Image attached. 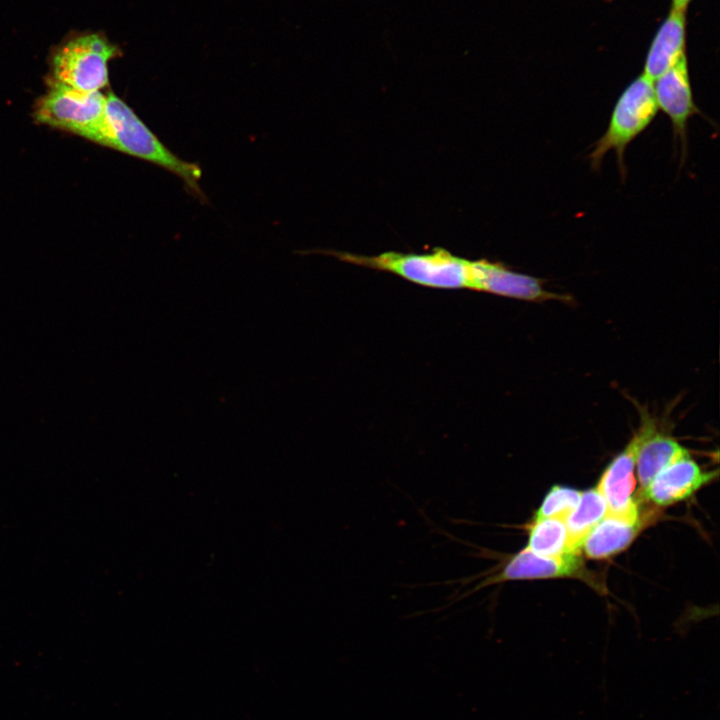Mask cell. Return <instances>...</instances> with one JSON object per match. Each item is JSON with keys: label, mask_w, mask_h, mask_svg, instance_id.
<instances>
[{"label": "cell", "mask_w": 720, "mask_h": 720, "mask_svg": "<svg viewBox=\"0 0 720 720\" xmlns=\"http://www.w3.org/2000/svg\"><path fill=\"white\" fill-rule=\"evenodd\" d=\"M658 110L653 81L644 75L634 79L619 96L605 133L594 143L588 155L591 168L598 170L604 156L613 150L620 175L625 178L626 148L647 129Z\"/></svg>", "instance_id": "3"}, {"label": "cell", "mask_w": 720, "mask_h": 720, "mask_svg": "<svg viewBox=\"0 0 720 720\" xmlns=\"http://www.w3.org/2000/svg\"><path fill=\"white\" fill-rule=\"evenodd\" d=\"M581 492L572 488L554 486L545 496L535 513L534 520L544 518L564 519L578 504Z\"/></svg>", "instance_id": "15"}, {"label": "cell", "mask_w": 720, "mask_h": 720, "mask_svg": "<svg viewBox=\"0 0 720 720\" xmlns=\"http://www.w3.org/2000/svg\"><path fill=\"white\" fill-rule=\"evenodd\" d=\"M685 10L672 9L648 51L643 75L651 81L685 57Z\"/></svg>", "instance_id": "11"}, {"label": "cell", "mask_w": 720, "mask_h": 720, "mask_svg": "<svg viewBox=\"0 0 720 720\" xmlns=\"http://www.w3.org/2000/svg\"><path fill=\"white\" fill-rule=\"evenodd\" d=\"M581 567L582 561L579 553L543 556L525 548L507 559L497 572L483 575L482 580L469 591V594L483 587L508 580L575 575Z\"/></svg>", "instance_id": "7"}, {"label": "cell", "mask_w": 720, "mask_h": 720, "mask_svg": "<svg viewBox=\"0 0 720 720\" xmlns=\"http://www.w3.org/2000/svg\"><path fill=\"white\" fill-rule=\"evenodd\" d=\"M716 475L717 471H703L687 454L661 470L641 496L657 505H669L688 498Z\"/></svg>", "instance_id": "9"}, {"label": "cell", "mask_w": 720, "mask_h": 720, "mask_svg": "<svg viewBox=\"0 0 720 720\" xmlns=\"http://www.w3.org/2000/svg\"><path fill=\"white\" fill-rule=\"evenodd\" d=\"M321 253L346 263L393 273L412 283L436 289H470L484 292L492 265L490 260L464 259L443 248H435L432 252L423 254L390 251L365 256L334 250Z\"/></svg>", "instance_id": "1"}, {"label": "cell", "mask_w": 720, "mask_h": 720, "mask_svg": "<svg viewBox=\"0 0 720 720\" xmlns=\"http://www.w3.org/2000/svg\"><path fill=\"white\" fill-rule=\"evenodd\" d=\"M102 145L156 164L176 174L193 193L202 195L199 186L201 168L195 163L180 159L166 148L134 111L113 92L106 95Z\"/></svg>", "instance_id": "2"}, {"label": "cell", "mask_w": 720, "mask_h": 720, "mask_svg": "<svg viewBox=\"0 0 720 720\" xmlns=\"http://www.w3.org/2000/svg\"><path fill=\"white\" fill-rule=\"evenodd\" d=\"M638 450L636 454L637 476L642 490L654 477L676 459L689 452L669 435L658 432L649 415H641V425L636 433Z\"/></svg>", "instance_id": "10"}, {"label": "cell", "mask_w": 720, "mask_h": 720, "mask_svg": "<svg viewBox=\"0 0 720 720\" xmlns=\"http://www.w3.org/2000/svg\"><path fill=\"white\" fill-rule=\"evenodd\" d=\"M641 528V519L606 514L587 534L581 548L588 558L602 559L626 548Z\"/></svg>", "instance_id": "12"}, {"label": "cell", "mask_w": 720, "mask_h": 720, "mask_svg": "<svg viewBox=\"0 0 720 720\" xmlns=\"http://www.w3.org/2000/svg\"><path fill=\"white\" fill-rule=\"evenodd\" d=\"M120 54L102 35L85 34L68 40L53 54L50 80L74 89L95 92L108 85V62Z\"/></svg>", "instance_id": "5"}, {"label": "cell", "mask_w": 720, "mask_h": 720, "mask_svg": "<svg viewBox=\"0 0 720 720\" xmlns=\"http://www.w3.org/2000/svg\"><path fill=\"white\" fill-rule=\"evenodd\" d=\"M527 549L543 556L576 553L570 549L568 533L561 518L534 520L529 526Z\"/></svg>", "instance_id": "14"}, {"label": "cell", "mask_w": 720, "mask_h": 720, "mask_svg": "<svg viewBox=\"0 0 720 720\" xmlns=\"http://www.w3.org/2000/svg\"><path fill=\"white\" fill-rule=\"evenodd\" d=\"M50 88L35 106V119L102 145L106 95L85 92L50 81Z\"/></svg>", "instance_id": "4"}, {"label": "cell", "mask_w": 720, "mask_h": 720, "mask_svg": "<svg viewBox=\"0 0 720 720\" xmlns=\"http://www.w3.org/2000/svg\"><path fill=\"white\" fill-rule=\"evenodd\" d=\"M607 511L606 500L598 488L581 493L578 504L564 518L569 546L573 552L579 553L585 537Z\"/></svg>", "instance_id": "13"}, {"label": "cell", "mask_w": 720, "mask_h": 720, "mask_svg": "<svg viewBox=\"0 0 720 720\" xmlns=\"http://www.w3.org/2000/svg\"><path fill=\"white\" fill-rule=\"evenodd\" d=\"M653 88L658 109L669 117L674 139L679 138L684 160L689 119L697 114L704 116L693 99L686 57L654 80Z\"/></svg>", "instance_id": "6"}, {"label": "cell", "mask_w": 720, "mask_h": 720, "mask_svg": "<svg viewBox=\"0 0 720 720\" xmlns=\"http://www.w3.org/2000/svg\"><path fill=\"white\" fill-rule=\"evenodd\" d=\"M690 0H673V8L678 10H685Z\"/></svg>", "instance_id": "16"}, {"label": "cell", "mask_w": 720, "mask_h": 720, "mask_svg": "<svg viewBox=\"0 0 720 720\" xmlns=\"http://www.w3.org/2000/svg\"><path fill=\"white\" fill-rule=\"evenodd\" d=\"M637 450L638 437L635 434L601 476L597 488L606 500L609 515L631 520L640 519L638 505L632 497Z\"/></svg>", "instance_id": "8"}]
</instances>
